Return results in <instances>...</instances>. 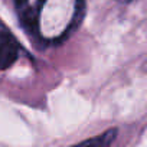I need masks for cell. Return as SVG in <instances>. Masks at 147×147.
Here are the masks:
<instances>
[{
  "label": "cell",
  "mask_w": 147,
  "mask_h": 147,
  "mask_svg": "<svg viewBox=\"0 0 147 147\" xmlns=\"http://www.w3.org/2000/svg\"><path fill=\"white\" fill-rule=\"evenodd\" d=\"M25 28L46 43L62 40L75 26L82 0H16Z\"/></svg>",
  "instance_id": "6da1fadb"
},
{
  "label": "cell",
  "mask_w": 147,
  "mask_h": 147,
  "mask_svg": "<svg viewBox=\"0 0 147 147\" xmlns=\"http://www.w3.org/2000/svg\"><path fill=\"white\" fill-rule=\"evenodd\" d=\"M19 56V43L13 33L0 20V69H6L15 63Z\"/></svg>",
  "instance_id": "7a4b0ae2"
},
{
  "label": "cell",
  "mask_w": 147,
  "mask_h": 147,
  "mask_svg": "<svg viewBox=\"0 0 147 147\" xmlns=\"http://www.w3.org/2000/svg\"><path fill=\"white\" fill-rule=\"evenodd\" d=\"M115 134V130H113V131H108V133H105V134H102L101 137H97V138H92V140H87V141H84L85 144H110L113 140H114V136Z\"/></svg>",
  "instance_id": "3957f363"
},
{
  "label": "cell",
  "mask_w": 147,
  "mask_h": 147,
  "mask_svg": "<svg viewBox=\"0 0 147 147\" xmlns=\"http://www.w3.org/2000/svg\"><path fill=\"white\" fill-rule=\"evenodd\" d=\"M117 2H120V3H130V2H133V0H117Z\"/></svg>",
  "instance_id": "277c9868"
}]
</instances>
